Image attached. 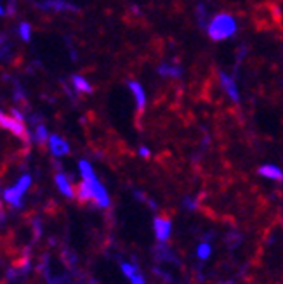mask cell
<instances>
[{"label":"cell","instance_id":"obj_1","mask_svg":"<svg viewBox=\"0 0 283 284\" xmlns=\"http://www.w3.org/2000/svg\"><path fill=\"white\" fill-rule=\"evenodd\" d=\"M236 31V21L235 17L228 12H221V14L214 16L211 23L207 26V33L212 40L216 42H221V40H226L230 36L235 35Z\"/></svg>","mask_w":283,"mask_h":284},{"label":"cell","instance_id":"obj_2","mask_svg":"<svg viewBox=\"0 0 283 284\" xmlns=\"http://www.w3.org/2000/svg\"><path fill=\"white\" fill-rule=\"evenodd\" d=\"M0 127L6 128V130L14 134L16 137H20L23 142L30 140V135H28V130H26L25 123H23V120H17L16 116H7L6 113L0 111Z\"/></svg>","mask_w":283,"mask_h":284},{"label":"cell","instance_id":"obj_3","mask_svg":"<svg viewBox=\"0 0 283 284\" xmlns=\"http://www.w3.org/2000/svg\"><path fill=\"white\" fill-rule=\"evenodd\" d=\"M85 182L90 186V191H92V199L98 203L99 206H103V208H106V206H109V196L106 189H104V186L101 184V182L98 180V177H89V178H84Z\"/></svg>","mask_w":283,"mask_h":284},{"label":"cell","instance_id":"obj_4","mask_svg":"<svg viewBox=\"0 0 283 284\" xmlns=\"http://www.w3.org/2000/svg\"><path fill=\"white\" fill-rule=\"evenodd\" d=\"M219 78H221L222 89H224V92L228 94V97H230L231 100H235V103H238V100H240V92H238V89H236L235 80H233L231 76H228L224 71L219 73Z\"/></svg>","mask_w":283,"mask_h":284},{"label":"cell","instance_id":"obj_5","mask_svg":"<svg viewBox=\"0 0 283 284\" xmlns=\"http://www.w3.org/2000/svg\"><path fill=\"white\" fill-rule=\"evenodd\" d=\"M49 148H51L54 156H65V154L70 153V146L68 142L59 135H51L49 137Z\"/></svg>","mask_w":283,"mask_h":284},{"label":"cell","instance_id":"obj_6","mask_svg":"<svg viewBox=\"0 0 283 284\" xmlns=\"http://www.w3.org/2000/svg\"><path fill=\"white\" fill-rule=\"evenodd\" d=\"M171 229H172V224L168 218H162V217L155 218V234H157L158 241H167L168 236H171Z\"/></svg>","mask_w":283,"mask_h":284},{"label":"cell","instance_id":"obj_7","mask_svg":"<svg viewBox=\"0 0 283 284\" xmlns=\"http://www.w3.org/2000/svg\"><path fill=\"white\" fill-rule=\"evenodd\" d=\"M40 7L44 11H51V12H63V11H77V7L70 2H65V0H47V2H42Z\"/></svg>","mask_w":283,"mask_h":284},{"label":"cell","instance_id":"obj_8","mask_svg":"<svg viewBox=\"0 0 283 284\" xmlns=\"http://www.w3.org/2000/svg\"><path fill=\"white\" fill-rule=\"evenodd\" d=\"M129 89H130V92L134 94L136 104H138V111L143 113L144 108H146V94H144V89L141 87V84H138V82H129Z\"/></svg>","mask_w":283,"mask_h":284},{"label":"cell","instance_id":"obj_9","mask_svg":"<svg viewBox=\"0 0 283 284\" xmlns=\"http://www.w3.org/2000/svg\"><path fill=\"white\" fill-rule=\"evenodd\" d=\"M259 175L273 178V180H283V172L278 167H275V165H262L259 168Z\"/></svg>","mask_w":283,"mask_h":284},{"label":"cell","instance_id":"obj_10","mask_svg":"<svg viewBox=\"0 0 283 284\" xmlns=\"http://www.w3.org/2000/svg\"><path fill=\"white\" fill-rule=\"evenodd\" d=\"M56 186L59 187V191H61L66 198H73V196H75V191H73L70 180H68V177L65 175V173H58L56 175Z\"/></svg>","mask_w":283,"mask_h":284},{"label":"cell","instance_id":"obj_11","mask_svg":"<svg viewBox=\"0 0 283 284\" xmlns=\"http://www.w3.org/2000/svg\"><path fill=\"white\" fill-rule=\"evenodd\" d=\"M21 198H23V192L17 189L16 186L4 191V199H6L7 203H11L12 206H21Z\"/></svg>","mask_w":283,"mask_h":284},{"label":"cell","instance_id":"obj_12","mask_svg":"<svg viewBox=\"0 0 283 284\" xmlns=\"http://www.w3.org/2000/svg\"><path fill=\"white\" fill-rule=\"evenodd\" d=\"M71 84H73V87H75V90H79V92H82V94H90V92H92V85H90L89 82L85 80L84 76H80V75H73L71 76Z\"/></svg>","mask_w":283,"mask_h":284},{"label":"cell","instance_id":"obj_13","mask_svg":"<svg viewBox=\"0 0 283 284\" xmlns=\"http://www.w3.org/2000/svg\"><path fill=\"white\" fill-rule=\"evenodd\" d=\"M77 198H79L80 203H87V201L92 199V191H90V186L85 180H82L80 186L77 187Z\"/></svg>","mask_w":283,"mask_h":284},{"label":"cell","instance_id":"obj_14","mask_svg":"<svg viewBox=\"0 0 283 284\" xmlns=\"http://www.w3.org/2000/svg\"><path fill=\"white\" fill-rule=\"evenodd\" d=\"M158 73L162 76H171V78H176V76H181V68L174 66V64H160Z\"/></svg>","mask_w":283,"mask_h":284},{"label":"cell","instance_id":"obj_15","mask_svg":"<svg viewBox=\"0 0 283 284\" xmlns=\"http://www.w3.org/2000/svg\"><path fill=\"white\" fill-rule=\"evenodd\" d=\"M35 140L39 144H44L45 140H49V135H47V128H45L42 123L35 127Z\"/></svg>","mask_w":283,"mask_h":284},{"label":"cell","instance_id":"obj_16","mask_svg":"<svg viewBox=\"0 0 283 284\" xmlns=\"http://www.w3.org/2000/svg\"><path fill=\"white\" fill-rule=\"evenodd\" d=\"M20 36L25 42H30L31 38V26L28 25V23H21L20 25Z\"/></svg>","mask_w":283,"mask_h":284},{"label":"cell","instance_id":"obj_17","mask_svg":"<svg viewBox=\"0 0 283 284\" xmlns=\"http://www.w3.org/2000/svg\"><path fill=\"white\" fill-rule=\"evenodd\" d=\"M209 255H211V246L207 245V242H202V245L198 246V258H209Z\"/></svg>","mask_w":283,"mask_h":284},{"label":"cell","instance_id":"obj_18","mask_svg":"<svg viewBox=\"0 0 283 284\" xmlns=\"http://www.w3.org/2000/svg\"><path fill=\"white\" fill-rule=\"evenodd\" d=\"M122 270H124V274L129 279L136 274V267H134V265H130V263H122Z\"/></svg>","mask_w":283,"mask_h":284},{"label":"cell","instance_id":"obj_19","mask_svg":"<svg viewBox=\"0 0 283 284\" xmlns=\"http://www.w3.org/2000/svg\"><path fill=\"white\" fill-rule=\"evenodd\" d=\"M130 284H146L143 276H139V274H134V276L130 277Z\"/></svg>","mask_w":283,"mask_h":284},{"label":"cell","instance_id":"obj_20","mask_svg":"<svg viewBox=\"0 0 283 284\" xmlns=\"http://www.w3.org/2000/svg\"><path fill=\"white\" fill-rule=\"evenodd\" d=\"M139 154L143 158H148L149 156V149L148 148H139Z\"/></svg>","mask_w":283,"mask_h":284},{"label":"cell","instance_id":"obj_21","mask_svg":"<svg viewBox=\"0 0 283 284\" xmlns=\"http://www.w3.org/2000/svg\"><path fill=\"white\" fill-rule=\"evenodd\" d=\"M6 14V11H4V7H2V4H0V16H4Z\"/></svg>","mask_w":283,"mask_h":284}]
</instances>
